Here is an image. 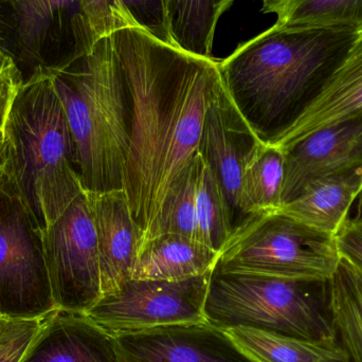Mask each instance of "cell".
<instances>
[{
  "instance_id": "cell-33",
  "label": "cell",
  "mask_w": 362,
  "mask_h": 362,
  "mask_svg": "<svg viewBox=\"0 0 362 362\" xmlns=\"http://www.w3.org/2000/svg\"><path fill=\"white\" fill-rule=\"evenodd\" d=\"M8 148L4 136H0V175L4 173L6 168V161H8Z\"/></svg>"
},
{
  "instance_id": "cell-2",
  "label": "cell",
  "mask_w": 362,
  "mask_h": 362,
  "mask_svg": "<svg viewBox=\"0 0 362 362\" xmlns=\"http://www.w3.org/2000/svg\"><path fill=\"white\" fill-rule=\"evenodd\" d=\"M357 34L274 23L219 61L230 99L262 142L272 144L291 124Z\"/></svg>"
},
{
  "instance_id": "cell-27",
  "label": "cell",
  "mask_w": 362,
  "mask_h": 362,
  "mask_svg": "<svg viewBox=\"0 0 362 362\" xmlns=\"http://www.w3.org/2000/svg\"><path fill=\"white\" fill-rule=\"evenodd\" d=\"M110 16L112 32L124 27L141 28L174 46L168 21L167 0H110Z\"/></svg>"
},
{
  "instance_id": "cell-18",
  "label": "cell",
  "mask_w": 362,
  "mask_h": 362,
  "mask_svg": "<svg viewBox=\"0 0 362 362\" xmlns=\"http://www.w3.org/2000/svg\"><path fill=\"white\" fill-rule=\"evenodd\" d=\"M27 362H124L112 334L80 313L61 310L48 337Z\"/></svg>"
},
{
  "instance_id": "cell-13",
  "label": "cell",
  "mask_w": 362,
  "mask_h": 362,
  "mask_svg": "<svg viewBox=\"0 0 362 362\" xmlns=\"http://www.w3.org/2000/svg\"><path fill=\"white\" fill-rule=\"evenodd\" d=\"M361 115L362 31H359L344 61L269 146L286 152L310 134Z\"/></svg>"
},
{
  "instance_id": "cell-16",
  "label": "cell",
  "mask_w": 362,
  "mask_h": 362,
  "mask_svg": "<svg viewBox=\"0 0 362 362\" xmlns=\"http://www.w3.org/2000/svg\"><path fill=\"white\" fill-rule=\"evenodd\" d=\"M362 194V167L313 181L280 212L313 229L336 236Z\"/></svg>"
},
{
  "instance_id": "cell-26",
  "label": "cell",
  "mask_w": 362,
  "mask_h": 362,
  "mask_svg": "<svg viewBox=\"0 0 362 362\" xmlns=\"http://www.w3.org/2000/svg\"><path fill=\"white\" fill-rule=\"evenodd\" d=\"M202 165V157L197 153L183 170L165 202L155 238L173 233L198 240L196 193Z\"/></svg>"
},
{
  "instance_id": "cell-31",
  "label": "cell",
  "mask_w": 362,
  "mask_h": 362,
  "mask_svg": "<svg viewBox=\"0 0 362 362\" xmlns=\"http://www.w3.org/2000/svg\"><path fill=\"white\" fill-rule=\"evenodd\" d=\"M17 21L11 0H0V51L16 59Z\"/></svg>"
},
{
  "instance_id": "cell-25",
  "label": "cell",
  "mask_w": 362,
  "mask_h": 362,
  "mask_svg": "<svg viewBox=\"0 0 362 362\" xmlns=\"http://www.w3.org/2000/svg\"><path fill=\"white\" fill-rule=\"evenodd\" d=\"M198 240L221 252L233 232L229 206L210 168L202 160L196 193Z\"/></svg>"
},
{
  "instance_id": "cell-30",
  "label": "cell",
  "mask_w": 362,
  "mask_h": 362,
  "mask_svg": "<svg viewBox=\"0 0 362 362\" xmlns=\"http://www.w3.org/2000/svg\"><path fill=\"white\" fill-rule=\"evenodd\" d=\"M87 28L95 42L112 33L110 0H80Z\"/></svg>"
},
{
  "instance_id": "cell-10",
  "label": "cell",
  "mask_w": 362,
  "mask_h": 362,
  "mask_svg": "<svg viewBox=\"0 0 362 362\" xmlns=\"http://www.w3.org/2000/svg\"><path fill=\"white\" fill-rule=\"evenodd\" d=\"M262 144L264 142L253 133L230 99L221 78L211 95L204 114L198 154L223 189L233 231L243 223L240 212L243 175Z\"/></svg>"
},
{
  "instance_id": "cell-3",
  "label": "cell",
  "mask_w": 362,
  "mask_h": 362,
  "mask_svg": "<svg viewBox=\"0 0 362 362\" xmlns=\"http://www.w3.org/2000/svg\"><path fill=\"white\" fill-rule=\"evenodd\" d=\"M4 138V178L42 233L84 192L74 138L49 66H36L25 78Z\"/></svg>"
},
{
  "instance_id": "cell-17",
  "label": "cell",
  "mask_w": 362,
  "mask_h": 362,
  "mask_svg": "<svg viewBox=\"0 0 362 362\" xmlns=\"http://www.w3.org/2000/svg\"><path fill=\"white\" fill-rule=\"evenodd\" d=\"M219 252L198 240L167 233L148 240L138 252L133 279L180 280L213 272Z\"/></svg>"
},
{
  "instance_id": "cell-14",
  "label": "cell",
  "mask_w": 362,
  "mask_h": 362,
  "mask_svg": "<svg viewBox=\"0 0 362 362\" xmlns=\"http://www.w3.org/2000/svg\"><path fill=\"white\" fill-rule=\"evenodd\" d=\"M17 21V54L21 61L46 65L48 47L69 37L78 59L95 46L80 0H11Z\"/></svg>"
},
{
  "instance_id": "cell-15",
  "label": "cell",
  "mask_w": 362,
  "mask_h": 362,
  "mask_svg": "<svg viewBox=\"0 0 362 362\" xmlns=\"http://www.w3.org/2000/svg\"><path fill=\"white\" fill-rule=\"evenodd\" d=\"M86 194L97 231L103 296L116 291L133 276L140 231L123 189Z\"/></svg>"
},
{
  "instance_id": "cell-29",
  "label": "cell",
  "mask_w": 362,
  "mask_h": 362,
  "mask_svg": "<svg viewBox=\"0 0 362 362\" xmlns=\"http://www.w3.org/2000/svg\"><path fill=\"white\" fill-rule=\"evenodd\" d=\"M335 240L340 257L362 274V214L346 219Z\"/></svg>"
},
{
  "instance_id": "cell-21",
  "label": "cell",
  "mask_w": 362,
  "mask_h": 362,
  "mask_svg": "<svg viewBox=\"0 0 362 362\" xmlns=\"http://www.w3.org/2000/svg\"><path fill=\"white\" fill-rule=\"evenodd\" d=\"M235 0H167L168 21L174 46L212 59L219 19Z\"/></svg>"
},
{
  "instance_id": "cell-35",
  "label": "cell",
  "mask_w": 362,
  "mask_h": 362,
  "mask_svg": "<svg viewBox=\"0 0 362 362\" xmlns=\"http://www.w3.org/2000/svg\"><path fill=\"white\" fill-rule=\"evenodd\" d=\"M2 174H4V173H2ZM2 174H1V175H0V183H1Z\"/></svg>"
},
{
  "instance_id": "cell-34",
  "label": "cell",
  "mask_w": 362,
  "mask_h": 362,
  "mask_svg": "<svg viewBox=\"0 0 362 362\" xmlns=\"http://www.w3.org/2000/svg\"><path fill=\"white\" fill-rule=\"evenodd\" d=\"M329 362H351L349 361H329Z\"/></svg>"
},
{
  "instance_id": "cell-20",
  "label": "cell",
  "mask_w": 362,
  "mask_h": 362,
  "mask_svg": "<svg viewBox=\"0 0 362 362\" xmlns=\"http://www.w3.org/2000/svg\"><path fill=\"white\" fill-rule=\"evenodd\" d=\"M327 284V308L336 339L349 361L362 362V274L340 257Z\"/></svg>"
},
{
  "instance_id": "cell-12",
  "label": "cell",
  "mask_w": 362,
  "mask_h": 362,
  "mask_svg": "<svg viewBox=\"0 0 362 362\" xmlns=\"http://www.w3.org/2000/svg\"><path fill=\"white\" fill-rule=\"evenodd\" d=\"M283 154L284 204L295 199L313 181L362 167V115L315 132Z\"/></svg>"
},
{
  "instance_id": "cell-8",
  "label": "cell",
  "mask_w": 362,
  "mask_h": 362,
  "mask_svg": "<svg viewBox=\"0 0 362 362\" xmlns=\"http://www.w3.org/2000/svg\"><path fill=\"white\" fill-rule=\"evenodd\" d=\"M54 308L83 313L102 297L97 231L88 196L78 195L42 233Z\"/></svg>"
},
{
  "instance_id": "cell-9",
  "label": "cell",
  "mask_w": 362,
  "mask_h": 362,
  "mask_svg": "<svg viewBox=\"0 0 362 362\" xmlns=\"http://www.w3.org/2000/svg\"><path fill=\"white\" fill-rule=\"evenodd\" d=\"M54 308L42 232L2 174L0 183V313L37 314Z\"/></svg>"
},
{
  "instance_id": "cell-23",
  "label": "cell",
  "mask_w": 362,
  "mask_h": 362,
  "mask_svg": "<svg viewBox=\"0 0 362 362\" xmlns=\"http://www.w3.org/2000/svg\"><path fill=\"white\" fill-rule=\"evenodd\" d=\"M61 310L37 314L0 313V362H27L46 340L59 320Z\"/></svg>"
},
{
  "instance_id": "cell-19",
  "label": "cell",
  "mask_w": 362,
  "mask_h": 362,
  "mask_svg": "<svg viewBox=\"0 0 362 362\" xmlns=\"http://www.w3.org/2000/svg\"><path fill=\"white\" fill-rule=\"evenodd\" d=\"M225 331L255 362L349 361L337 339H300L244 327H230Z\"/></svg>"
},
{
  "instance_id": "cell-6",
  "label": "cell",
  "mask_w": 362,
  "mask_h": 362,
  "mask_svg": "<svg viewBox=\"0 0 362 362\" xmlns=\"http://www.w3.org/2000/svg\"><path fill=\"white\" fill-rule=\"evenodd\" d=\"M310 283L213 269L204 303L206 322L250 327L308 340L336 339Z\"/></svg>"
},
{
  "instance_id": "cell-24",
  "label": "cell",
  "mask_w": 362,
  "mask_h": 362,
  "mask_svg": "<svg viewBox=\"0 0 362 362\" xmlns=\"http://www.w3.org/2000/svg\"><path fill=\"white\" fill-rule=\"evenodd\" d=\"M276 25L362 31V0H291Z\"/></svg>"
},
{
  "instance_id": "cell-5",
  "label": "cell",
  "mask_w": 362,
  "mask_h": 362,
  "mask_svg": "<svg viewBox=\"0 0 362 362\" xmlns=\"http://www.w3.org/2000/svg\"><path fill=\"white\" fill-rule=\"evenodd\" d=\"M339 262L335 236L279 210L262 211L234 230L214 270L317 284L327 283Z\"/></svg>"
},
{
  "instance_id": "cell-7",
  "label": "cell",
  "mask_w": 362,
  "mask_h": 362,
  "mask_svg": "<svg viewBox=\"0 0 362 362\" xmlns=\"http://www.w3.org/2000/svg\"><path fill=\"white\" fill-rule=\"evenodd\" d=\"M211 274L180 280L132 278L80 314L112 335L204 322Z\"/></svg>"
},
{
  "instance_id": "cell-11",
  "label": "cell",
  "mask_w": 362,
  "mask_h": 362,
  "mask_svg": "<svg viewBox=\"0 0 362 362\" xmlns=\"http://www.w3.org/2000/svg\"><path fill=\"white\" fill-rule=\"evenodd\" d=\"M112 336L124 362H255L206 321Z\"/></svg>"
},
{
  "instance_id": "cell-1",
  "label": "cell",
  "mask_w": 362,
  "mask_h": 362,
  "mask_svg": "<svg viewBox=\"0 0 362 362\" xmlns=\"http://www.w3.org/2000/svg\"><path fill=\"white\" fill-rule=\"evenodd\" d=\"M132 100L123 191L140 231L156 235L168 197L198 153L204 114L221 81L219 61L167 44L141 28L110 34Z\"/></svg>"
},
{
  "instance_id": "cell-4",
  "label": "cell",
  "mask_w": 362,
  "mask_h": 362,
  "mask_svg": "<svg viewBox=\"0 0 362 362\" xmlns=\"http://www.w3.org/2000/svg\"><path fill=\"white\" fill-rule=\"evenodd\" d=\"M49 67L74 138L83 189H123L132 100L110 36L74 63Z\"/></svg>"
},
{
  "instance_id": "cell-32",
  "label": "cell",
  "mask_w": 362,
  "mask_h": 362,
  "mask_svg": "<svg viewBox=\"0 0 362 362\" xmlns=\"http://www.w3.org/2000/svg\"><path fill=\"white\" fill-rule=\"evenodd\" d=\"M262 1V12L265 14H276V16L282 13L285 6L289 4L291 0H261Z\"/></svg>"
},
{
  "instance_id": "cell-28",
  "label": "cell",
  "mask_w": 362,
  "mask_h": 362,
  "mask_svg": "<svg viewBox=\"0 0 362 362\" xmlns=\"http://www.w3.org/2000/svg\"><path fill=\"white\" fill-rule=\"evenodd\" d=\"M25 80L16 59L0 51V136L6 133L11 112Z\"/></svg>"
},
{
  "instance_id": "cell-22",
  "label": "cell",
  "mask_w": 362,
  "mask_h": 362,
  "mask_svg": "<svg viewBox=\"0 0 362 362\" xmlns=\"http://www.w3.org/2000/svg\"><path fill=\"white\" fill-rule=\"evenodd\" d=\"M285 155L269 144H262L246 165L240 192L243 221L255 213L279 210L282 206Z\"/></svg>"
}]
</instances>
